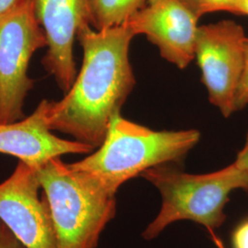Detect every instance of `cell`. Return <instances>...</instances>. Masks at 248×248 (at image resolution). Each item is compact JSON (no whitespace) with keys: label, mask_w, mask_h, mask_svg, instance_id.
I'll return each instance as SVG.
<instances>
[{"label":"cell","mask_w":248,"mask_h":248,"mask_svg":"<svg viewBox=\"0 0 248 248\" xmlns=\"http://www.w3.org/2000/svg\"><path fill=\"white\" fill-rule=\"evenodd\" d=\"M202 18L205 14L225 11L233 0H183Z\"/></svg>","instance_id":"7c38bea8"},{"label":"cell","mask_w":248,"mask_h":248,"mask_svg":"<svg viewBox=\"0 0 248 248\" xmlns=\"http://www.w3.org/2000/svg\"><path fill=\"white\" fill-rule=\"evenodd\" d=\"M47 47L33 0L0 19V124L24 119V101L34 80L28 75L33 53Z\"/></svg>","instance_id":"5b68a950"},{"label":"cell","mask_w":248,"mask_h":248,"mask_svg":"<svg viewBox=\"0 0 248 248\" xmlns=\"http://www.w3.org/2000/svg\"><path fill=\"white\" fill-rule=\"evenodd\" d=\"M200 140L201 133L195 129L155 131L117 112L101 145L70 166L98 178L107 189L117 194L124 183L141 177L144 171L183 159Z\"/></svg>","instance_id":"7a4b0ae2"},{"label":"cell","mask_w":248,"mask_h":248,"mask_svg":"<svg viewBox=\"0 0 248 248\" xmlns=\"http://www.w3.org/2000/svg\"><path fill=\"white\" fill-rule=\"evenodd\" d=\"M35 169L19 161L0 184V219L26 248H57L53 217Z\"/></svg>","instance_id":"52a82bcc"},{"label":"cell","mask_w":248,"mask_h":248,"mask_svg":"<svg viewBox=\"0 0 248 248\" xmlns=\"http://www.w3.org/2000/svg\"><path fill=\"white\" fill-rule=\"evenodd\" d=\"M33 6L47 41L48 49L42 62L66 93L78 75L75 40L81 28L91 25L90 0H33Z\"/></svg>","instance_id":"9c48e42d"},{"label":"cell","mask_w":248,"mask_h":248,"mask_svg":"<svg viewBox=\"0 0 248 248\" xmlns=\"http://www.w3.org/2000/svg\"><path fill=\"white\" fill-rule=\"evenodd\" d=\"M224 12L240 16H248V0H233Z\"/></svg>","instance_id":"e0dca14e"},{"label":"cell","mask_w":248,"mask_h":248,"mask_svg":"<svg viewBox=\"0 0 248 248\" xmlns=\"http://www.w3.org/2000/svg\"><path fill=\"white\" fill-rule=\"evenodd\" d=\"M141 177L158 189L162 199L159 213L142 232L147 241L179 221H191L211 231L219 228L225 222L224 208L231 193L248 191V173L235 162L206 174H189L165 164L144 171Z\"/></svg>","instance_id":"277c9868"},{"label":"cell","mask_w":248,"mask_h":248,"mask_svg":"<svg viewBox=\"0 0 248 248\" xmlns=\"http://www.w3.org/2000/svg\"><path fill=\"white\" fill-rule=\"evenodd\" d=\"M0 248H26L0 219Z\"/></svg>","instance_id":"5bb4252c"},{"label":"cell","mask_w":248,"mask_h":248,"mask_svg":"<svg viewBox=\"0 0 248 248\" xmlns=\"http://www.w3.org/2000/svg\"><path fill=\"white\" fill-rule=\"evenodd\" d=\"M246 53H245V67L242 78L240 80L239 86L236 91L234 100L235 111L245 108L248 105V37L246 41Z\"/></svg>","instance_id":"4fadbf2b"},{"label":"cell","mask_w":248,"mask_h":248,"mask_svg":"<svg viewBox=\"0 0 248 248\" xmlns=\"http://www.w3.org/2000/svg\"><path fill=\"white\" fill-rule=\"evenodd\" d=\"M234 162L239 166L240 168L246 170L248 173V133L246 143L242 148V150H240L239 153L237 154L236 159L234 160Z\"/></svg>","instance_id":"ac0fdd59"},{"label":"cell","mask_w":248,"mask_h":248,"mask_svg":"<svg viewBox=\"0 0 248 248\" xmlns=\"http://www.w3.org/2000/svg\"><path fill=\"white\" fill-rule=\"evenodd\" d=\"M247 38L242 25L231 19L198 29L195 59L209 101L224 118L235 112L234 100L245 67Z\"/></svg>","instance_id":"8992f818"},{"label":"cell","mask_w":248,"mask_h":248,"mask_svg":"<svg viewBox=\"0 0 248 248\" xmlns=\"http://www.w3.org/2000/svg\"><path fill=\"white\" fill-rule=\"evenodd\" d=\"M91 26L97 31L123 25L150 0H90Z\"/></svg>","instance_id":"8fae6325"},{"label":"cell","mask_w":248,"mask_h":248,"mask_svg":"<svg viewBox=\"0 0 248 248\" xmlns=\"http://www.w3.org/2000/svg\"><path fill=\"white\" fill-rule=\"evenodd\" d=\"M35 170L51 209L57 248H97L102 232L115 217V193L60 157Z\"/></svg>","instance_id":"3957f363"},{"label":"cell","mask_w":248,"mask_h":248,"mask_svg":"<svg viewBox=\"0 0 248 248\" xmlns=\"http://www.w3.org/2000/svg\"><path fill=\"white\" fill-rule=\"evenodd\" d=\"M153 1H155V0H150V2H153Z\"/></svg>","instance_id":"d6986e66"},{"label":"cell","mask_w":248,"mask_h":248,"mask_svg":"<svg viewBox=\"0 0 248 248\" xmlns=\"http://www.w3.org/2000/svg\"><path fill=\"white\" fill-rule=\"evenodd\" d=\"M32 0H0V19L23 8Z\"/></svg>","instance_id":"2e32d148"},{"label":"cell","mask_w":248,"mask_h":248,"mask_svg":"<svg viewBox=\"0 0 248 248\" xmlns=\"http://www.w3.org/2000/svg\"><path fill=\"white\" fill-rule=\"evenodd\" d=\"M232 240L233 248H248V220L238 225Z\"/></svg>","instance_id":"9a60e30c"},{"label":"cell","mask_w":248,"mask_h":248,"mask_svg":"<svg viewBox=\"0 0 248 248\" xmlns=\"http://www.w3.org/2000/svg\"><path fill=\"white\" fill-rule=\"evenodd\" d=\"M49 100L43 99L31 115L18 122L0 124V153L17 157L38 169L55 157L69 154H91L89 144L59 138L49 125Z\"/></svg>","instance_id":"30bf717a"},{"label":"cell","mask_w":248,"mask_h":248,"mask_svg":"<svg viewBox=\"0 0 248 248\" xmlns=\"http://www.w3.org/2000/svg\"><path fill=\"white\" fill-rule=\"evenodd\" d=\"M135 37L126 24L102 31L81 28L77 39L84 59L71 89L49 102L52 131L68 134L95 149L106 136L112 116L121 112L136 85L129 52Z\"/></svg>","instance_id":"6da1fadb"},{"label":"cell","mask_w":248,"mask_h":248,"mask_svg":"<svg viewBox=\"0 0 248 248\" xmlns=\"http://www.w3.org/2000/svg\"><path fill=\"white\" fill-rule=\"evenodd\" d=\"M200 18L183 0H155L124 24L134 35L145 36L165 60L183 70L195 59Z\"/></svg>","instance_id":"ba28073f"}]
</instances>
